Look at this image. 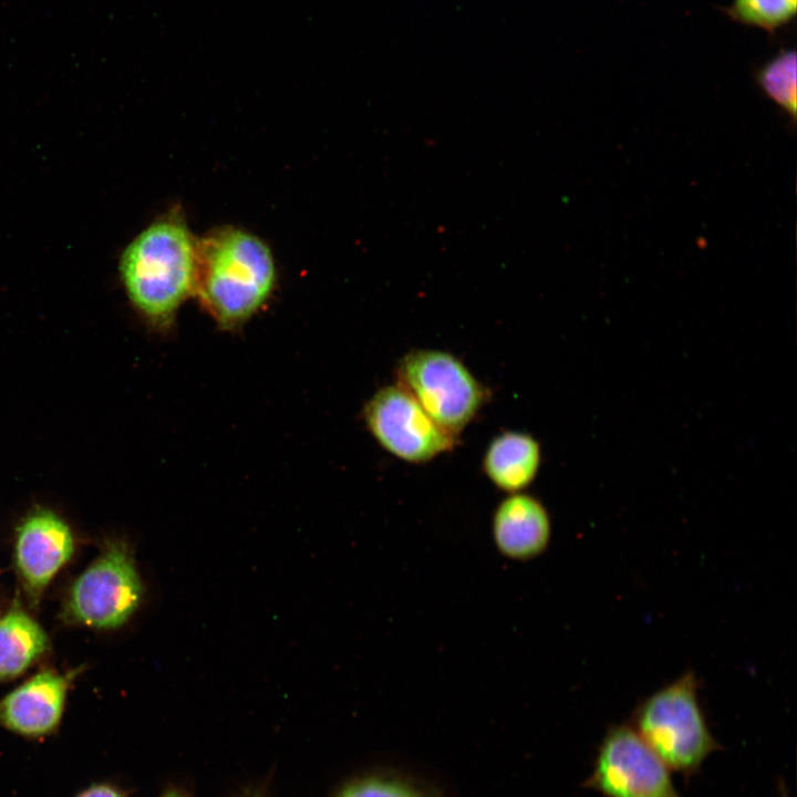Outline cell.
<instances>
[{
  "label": "cell",
  "mask_w": 797,
  "mask_h": 797,
  "mask_svg": "<svg viewBox=\"0 0 797 797\" xmlns=\"http://www.w3.org/2000/svg\"><path fill=\"white\" fill-rule=\"evenodd\" d=\"M276 266L269 247L239 228H222L197 240L195 293L224 328L240 324L269 298Z\"/></svg>",
  "instance_id": "1"
},
{
  "label": "cell",
  "mask_w": 797,
  "mask_h": 797,
  "mask_svg": "<svg viewBox=\"0 0 797 797\" xmlns=\"http://www.w3.org/2000/svg\"><path fill=\"white\" fill-rule=\"evenodd\" d=\"M196 271L197 240L177 214L144 229L121 259V275L131 301L158 324H167L195 292Z\"/></svg>",
  "instance_id": "2"
},
{
  "label": "cell",
  "mask_w": 797,
  "mask_h": 797,
  "mask_svg": "<svg viewBox=\"0 0 797 797\" xmlns=\"http://www.w3.org/2000/svg\"><path fill=\"white\" fill-rule=\"evenodd\" d=\"M631 725L671 772L692 775L718 748L701 708L693 672L645 698Z\"/></svg>",
  "instance_id": "3"
},
{
  "label": "cell",
  "mask_w": 797,
  "mask_h": 797,
  "mask_svg": "<svg viewBox=\"0 0 797 797\" xmlns=\"http://www.w3.org/2000/svg\"><path fill=\"white\" fill-rule=\"evenodd\" d=\"M395 383L442 428L458 437L489 398V391L455 354L414 349L397 363Z\"/></svg>",
  "instance_id": "4"
},
{
  "label": "cell",
  "mask_w": 797,
  "mask_h": 797,
  "mask_svg": "<svg viewBox=\"0 0 797 797\" xmlns=\"http://www.w3.org/2000/svg\"><path fill=\"white\" fill-rule=\"evenodd\" d=\"M143 584L128 546L107 542L74 581L65 604L68 618L91 628L115 629L138 608Z\"/></svg>",
  "instance_id": "5"
},
{
  "label": "cell",
  "mask_w": 797,
  "mask_h": 797,
  "mask_svg": "<svg viewBox=\"0 0 797 797\" xmlns=\"http://www.w3.org/2000/svg\"><path fill=\"white\" fill-rule=\"evenodd\" d=\"M363 420L375 442L394 457L425 464L451 452L458 437L442 428L398 384L379 389L363 407Z\"/></svg>",
  "instance_id": "6"
},
{
  "label": "cell",
  "mask_w": 797,
  "mask_h": 797,
  "mask_svg": "<svg viewBox=\"0 0 797 797\" xmlns=\"http://www.w3.org/2000/svg\"><path fill=\"white\" fill-rule=\"evenodd\" d=\"M671 770L632 725L604 734L584 786L605 797H680Z\"/></svg>",
  "instance_id": "7"
},
{
  "label": "cell",
  "mask_w": 797,
  "mask_h": 797,
  "mask_svg": "<svg viewBox=\"0 0 797 797\" xmlns=\"http://www.w3.org/2000/svg\"><path fill=\"white\" fill-rule=\"evenodd\" d=\"M69 679L42 671L0 698V727L27 741L55 735L64 714Z\"/></svg>",
  "instance_id": "8"
},
{
  "label": "cell",
  "mask_w": 797,
  "mask_h": 797,
  "mask_svg": "<svg viewBox=\"0 0 797 797\" xmlns=\"http://www.w3.org/2000/svg\"><path fill=\"white\" fill-rule=\"evenodd\" d=\"M73 550L72 532L54 513L37 510L22 521L15 539V565L30 596L41 594Z\"/></svg>",
  "instance_id": "9"
},
{
  "label": "cell",
  "mask_w": 797,
  "mask_h": 797,
  "mask_svg": "<svg viewBox=\"0 0 797 797\" xmlns=\"http://www.w3.org/2000/svg\"><path fill=\"white\" fill-rule=\"evenodd\" d=\"M551 526L545 506L534 496L513 493L497 506L493 535L498 550L511 559H529L548 546Z\"/></svg>",
  "instance_id": "10"
},
{
  "label": "cell",
  "mask_w": 797,
  "mask_h": 797,
  "mask_svg": "<svg viewBox=\"0 0 797 797\" xmlns=\"http://www.w3.org/2000/svg\"><path fill=\"white\" fill-rule=\"evenodd\" d=\"M540 463L541 449L537 439L524 432L505 431L489 442L482 467L498 489L513 494L534 482Z\"/></svg>",
  "instance_id": "11"
},
{
  "label": "cell",
  "mask_w": 797,
  "mask_h": 797,
  "mask_svg": "<svg viewBox=\"0 0 797 797\" xmlns=\"http://www.w3.org/2000/svg\"><path fill=\"white\" fill-rule=\"evenodd\" d=\"M49 648L46 633L20 607L0 617V681L21 675Z\"/></svg>",
  "instance_id": "12"
},
{
  "label": "cell",
  "mask_w": 797,
  "mask_h": 797,
  "mask_svg": "<svg viewBox=\"0 0 797 797\" xmlns=\"http://www.w3.org/2000/svg\"><path fill=\"white\" fill-rule=\"evenodd\" d=\"M795 50H782L763 64L755 80L766 97L796 123L797 114V70Z\"/></svg>",
  "instance_id": "13"
},
{
  "label": "cell",
  "mask_w": 797,
  "mask_h": 797,
  "mask_svg": "<svg viewBox=\"0 0 797 797\" xmlns=\"http://www.w3.org/2000/svg\"><path fill=\"white\" fill-rule=\"evenodd\" d=\"M332 797H434L413 779L392 773H366L345 782Z\"/></svg>",
  "instance_id": "14"
},
{
  "label": "cell",
  "mask_w": 797,
  "mask_h": 797,
  "mask_svg": "<svg viewBox=\"0 0 797 797\" xmlns=\"http://www.w3.org/2000/svg\"><path fill=\"white\" fill-rule=\"evenodd\" d=\"M797 11V0H733L727 15L742 24L774 33L790 22Z\"/></svg>",
  "instance_id": "15"
},
{
  "label": "cell",
  "mask_w": 797,
  "mask_h": 797,
  "mask_svg": "<svg viewBox=\"0 0 797 797\" xmlns=\"http://www.w3.org/2000/svg\"><path fill=\"white\" fill-rule=\"evenodd\" d=\"M73 797H132V791L116 780L102 779L86 785Z\"/></svg>",
  "instance_id": "16"
},
{
  "label": "cell",
  "mask_w": 797,
  "mask_h": 797,
  "mask_svg": "<svg viewBox=\"0 0 797 797\" xmlns=\"http://www.w3.org/2000/svg\"><path fill=\"white\" fill-rule=\"evenodd\" d=\"M157 797H195L193 789L180 783L169 782Z\"/></svg>",
  "instance_id": "17"
},
{
  "label": "cell",
  "mask_w": 797,
  "mask_h": 797,
  "mask_svg": "<svg viewBox=\"0 0 797 797\" xmlns=\"http://www.w3.org/2000/svg\"><path fill=\"white\" fill-rule=\"evenodd\" d=\"M232 797H271L266 782L248 785L238 790Z\"/></svg>",
  "instance_id": "18"
}]
</instances>
